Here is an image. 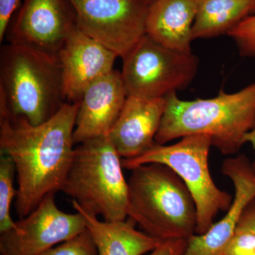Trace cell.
I'll return each mask as SVG.
<instances>
[{"label": "cell", "instance_id": "1", "mask_svg": "<svg viewBox=\"0 0 255 255\" xmlns=\"http://www.w3.org/2000/svg\"><path fill=\"white\" fill-rule=\"evenodd\" d=\"M80 105L66 102L54 117L38 126L0 115V151L16 167L15 206L20 219L31 214L47 195L61 191L73 159Z\"/></svg>", "mask_w": 255, "mask_h": 255}, {"label": "cell", "instance_id": "2", "mask_svg": "<svg viewBox=\"0 0 255 255\" xmlns=\"http://www.w3.org/2000/svg\"><path fill=\"white\" fill-rule=\"evenodd\" d=\"M166 109L155 142L160 145L187 135L204 134L225 155L238 153L255 126V82L233 94L223 90L211 99L165 97Z\"/></svg>", "mask_w": 255, "mask_h": 255}, {"label": "cell", "instance_id": "3", "mask_svg": "<svg viewBox=\"0 0 255 255\" xmlns=\"http://www.w3.org/2000/svg\"><path fill=\"white\" fill-rule=\"evenodd\" d=\"M58 55L9 43L0 52V115L45 123L65 103Z\"/></svg>", "mask_w": 255, "mask_h": 255}, {"label": "cell", "instance_id": "4", "mask_svg": "<svg viewBox=\"0 0 255 255\" xmlns=\"http://www.w3.org/2000/svg\"><path fill=\"white\" fill-rule=\"evenodd\" d=\"M127 217L152 237L166 242L196 234L194 198L182 179L164 164L130 169Z\"/></svg>", "mask_w": 255, "mask_h": 255}, {"label": "cell", "instance_id": "5", "mask_svg": "<svg viewBox=\"0 0 255 255\" xmlns=\"http://www.w3.org/2000/svg\"><path fill=\"white\" fill-rule=\"evenodd\" d=\"M122 158L109 135L79 144L61 191L89 214L110 222L124 221L128 184Z\"/></svg>", "mask_w": 255, "mask_h": 255}, {"label": "cell", "instance_id": "6", "mask_svg": "<svg viewBox=\"0 0 255 255\" xmlns=\"http://www.w3.org/2000/svg\"><path fill=\"white\" fill-rule=\"evenodd\" d=\"M211 146L209 135H187L172 145L155 142L138 157L122 159V165L130 170L142 164L159 163L172 169L194 198L197 212L196 235H202L214 225L219 212H227L233 199L232 195L215 184L211 177L209 164Z\"/></svg>", "mask_w": 255, "mask_h": 255}, {"label": "cell", "instance_id": "7", "mask_svg": "<svg viewBox=\"0 0 255 255\" xmlns=\"http://www.w3.org/2000/svg\"><path fill=\"white\" fill-rule=\"evenodd\" d=\"M122 77L128 96L153 100L182 90L197 74L196 55L162 46L145 34L123 58Z\"/></svg>", "mask_w": 255, "mask_h": 255}, {"label": "cell", "instance_id": "8", "mask_svg": "<svg viewBox=\"0 0 255 255\" xmlns=\"http://www.w3.org/2000/svg\"><path fill=\"white\" fill-rule=\"evenodd\" d=\"M77 27L123 58L146 34L151 0H69Z\"/></svg>", "mask_w": 255, "mask_h": 255}, {"label": "cell", "instance_id": "9", "mask_svg": "<svg viewBox=\"0 0 255 255\" xmlns=\"http://www.w3.org/2000/svg\"><path fill=\"white\" fill-rule=\"evenodd\" d=\"M54 193L47 195L16 228L1 234L0 255H38L87 229L83 215L58 209Z\"/></svg>", "mask_w": 255, "mask_h": 255}, {"label": "cell", "instance_id": "10", "mask_svg": "<svg viewBox=\"0 0 255 255\" xmlns=\"http://www.w3.org/2000/svg\"><path fill=\"white\" fill-rule=\"evenodd\" d=\"M75 27V11L69 0H23L5 36L9 43L58 55Z\"/></svg>", "mask_w": 255, "mask_h": 255}, {"label": "cell", "instance_id": "11", "mask_svg": "<svg viewBox=\"0 0 255 255\" xmlns=\"http://www.w3.org/2000/svg\"><path fill=\"white\" fill-rule=\"evenodd\" d=\"M221 171L234 187L232 204L222 219L214 223L207 232L187 240L182 255H222L234 236L243 211L255 199V169L246 155L223 161Z\"/></svg>", "mask_w": 255, "mask_h": 255}, {"label": "cell", "instance_id": "12", "mask_svg": "<svg viewBox=\"0 0 255 255\" xmlns=\"http://www.w3.org/2000/svg\"><path fill=\"white\" fill-rule=\"evenodd\" d=\"M117 57V53L76 26L58 53L66 102H80L90 85L113 71Z\"/></svg>", "mask_w": 255, "mask_h": 255}, {"label": "cell", "instance_id": "13", "mask_svg": "<svg viewBox=\"0 0 255 255\" xmlns=\"http://www.w3.org/2000/svg\"><path fill=\"white\" fill-rule=\"evenodd\" d=\"M128 97L122 73L117 70L99 79L87 89L80 100L73 138L82 143L109 135Z\"/></svg>", "mask_w": 255, "mask_h": 255}, {"label": "cell", "instance_id": "14", "mask_svg": "<svg viewBox=\"0 0 255 255\" xmlns=\"http://www.w3.org/2000/svg\"><path fill=\"white\" fill-rule=\"evenodd\" d=\"M166 104V98L147 100L128 96L109 135L122 159L135 158L154 145Z\"/></svg>", "mask_w": 255, "mask_h": 255}, {"label": "cell", "instance_id": "15", "mask_svg": "<svg viewBox=\"0 0 255 255\" xmlns=\"http://www.w3.org/2000/svg\"><path fill=\"white\" fill-rule=\"evenodd\" d=\"M199 0H153L146 21V34L162 46L190 54L192 27Z\"/></svg>", "mask_w": 255, "mask_h": 255}, {"label": "cell", "instance_id": "16", "mask_svg": "<svg viewBox=\"0 0 255 255\" xmlns=\"http://www.w3.org/2000/svg\"><path fill=\"white\" fill-rule=\"evenodd\" d=\"M77 212L83 215L87 231L91 235L98 255H143L155 251L164 242L137 231L130 219L101 221L72 200Z\"/></svg>", "mask_w": 255, "mask_h": 255}, {"label": "cell", "instance_id": "17", "mask_svg": "<svg viewBox=\"0 0 255 255\" xmlns=\"http://www.w3.org/2000/svg\"><path fill=\"white\" fill-rule=\"evenodd\" d=\"M254 0H199L193 40L227 33L251 14Z\"/></svg>", "mask_w": 255, "mask_h": 255}, {"label": "cell", "instance_id": "18", "mask_svg": "<svg viewBox=\"0 0 255 255\" xmlns=\"http://www.w3.org/2000/svg\"><path fill=\"white\" fill-rule=\"evenodd\" d=\"M16 167L9 156L1 153L0 157V234L16 228V222L11 219V206L18 190L14 189Z\"/></svg>", "mask_w": 255, "mask_h": 255}, {"label": "cell", "instance_id": "19", "mask_svg": "<svg viewBox=\"0 0 255 255\" xmlns=\"http://www.w3.org/2000/svg\"><path fill=\"white\" fill-rule=\"evenodd\" d=\"M38 255H98L91 235L87 229L68 241Z\"/></svg>", "mask_w": 255, "mask_h": 255}, {"label": "cell", "instance_id": "20", "mask_svg": "<svg viewBox=\"0 0 255 255\" xmlns=\"http://www.w3.org/2000/svg\"><path fill=\"white\" fill-rule=\"evenodd\" d=\"M228 35L236 42L242 56L255 57V14L247 16Z\"/></svg>", "mask_w": 255, "mask_h": 255}, {"label": "cell", "instance_id": "21", "mask_svg": "<svg viewBox=\"0 0 255 255\" xmlns=\"http://www.w3.org/2000/svg\"><path fill=\"white\" fill-rule=\"evenodd\" d=\"M222 255H255V236L236 228L234 236Z\"/></svg>", "mask_w": 255, "mask_h": 255}, {"label": "cell", "instance_id": "22", "mask_svg": "<svg viewBox=\"0 0 255 255\" xmlns=\"http://www.w3.org/2000/svg\"><path fill=\"white\" fill-rule=\"evenodd\" d=\"M20 5L21 0H0V41L4 39L8 25Z\"/></svg>", "mask_w": 255, "mask_h": 255}, {"label": "cell", "instance_id": "23", "mask_svg": "<svg viewBox=\"0 0 255 255\" xmlns=\"http://www.w3.org/2000/svg\"><path fill=\"white\" fill-rule=\"evenodd\" d=\"M187 245V240L166 241L148 255H182Z\"/></svg>", "mask_w": 255, "mask_h": 255}, {"label": "cell", "instance_id": "24", "mask_svg": "<svg viewBox=\"0 0 255 255\" xmlns=\"http://www.w3.org/2000/svg\"><path fill=\"white\" fill-rule=\"evenodd\" d=\"M237 228L248 231L255 236V199L250 202L243 211Z\"/></svg>", "mask_w": 255, "mask_h": 255}, {"label": "cell", "instance_id": "25", "mask_svg": "<svg viewBox=\"0 0 255 255\" xmlns=\"http://www.w3.org/2000/svg\"><path fill=\"white\" fill-rule=\"evenodd\" d=\"M245 142H246H246H249V143L251 144L255 154V127L253 128V130H251V131L248 132L246 135V137H245ZM253 166H254L255 169V161Z\"/></svg>", "mask_w": 255, "mask_h": 255}, {"label": "cell", "instance_id": "26", "mask_svg": "<svg viewBox=\"0 0 255 255\" xmlns=\"http://www.w3.org/2000/svg\"><path fill=\"white\" fill-rule=\"evenodd\" d=\"M251 14H255V0H254V5H253V10H252Z\"/></svg>", "mask_w": 255, "mask_h": 255}, {"label": "cell", "instance_id": "27", "mask_svg": "<svg viewBox=\"0 0 255 255\" xmlns=\"http://www.w3.org/2000/svg\"><path fill=\"white\" fill-rule=\"evenodd\" d=\"M151 1H153V0H151Z\"/></svg>", "mask_w": 255, "mask_h": 255}]
</instances>
